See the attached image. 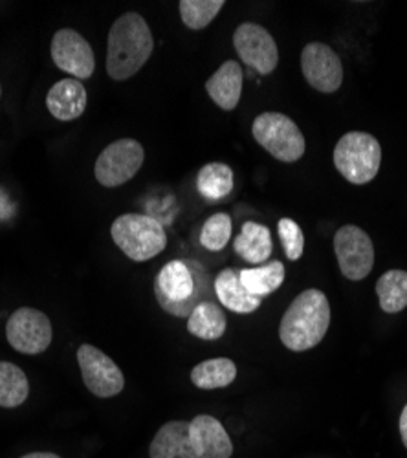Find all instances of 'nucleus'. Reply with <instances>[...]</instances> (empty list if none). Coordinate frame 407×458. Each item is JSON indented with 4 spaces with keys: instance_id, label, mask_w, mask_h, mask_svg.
Wrapping results in <instances>:
<instances>
[{
    "instance_id": "4468645a",
    "label": "nucleus",
    "mask_w": 407,
    "mask_h": 458,
    "mask_svg": "<svg viewBox=\"0 0 407 458\" xmlns=\"http://www.w3.org/2000/svg\"><path fill=\"white\" fill-rule=\"evenodd\" d=\"M190 437L199 458H230L233 454L232 438L215 416H195L190 422Z\"/></svg>"
},
{
    "instance_id": "c85d7f7f",
    "label": "nucleus",
    "mask_w": 407,
    "mask_h": 458,
    "mask_svg": "<svg viewBox=\"0 0 407 458\" xmlns=\"http://www.w3.org/2000/svg\"><path fill=\"white\" fill-rule=\"evenodd\" d=\"M400 437H402V442H403V445L407 449V403H405V407H403V411L400 414Z\"/></svg>"
},
{
    "instance_id": "c756f323",
    "label": "nucleus",
    "mask_w": 407,
    "mask_h": 458,
    "mask_svg": "<svg viewBox=\"0 0 407 458\" xmlns=\"http://www.w3.org/2000/svg\"><path fill=\"white\" fill-rule=\"evenodd\" d=\"M21 458H61V456H57L54 453H30V454H24Z\"/></svg>"
},
{
    "instance_id": "f3484780",
    "label": "nucleus",
    "mask_w": 407,
    "mask_h": 458,
    "mask_svg": "<svg viewBox=\"0 0 407 458\" xmlns=\"http://www.w3.org/2000/svg\"><path fill=\"white\" fill-rule=\"evenodd\" d=\"M215 293L218 301L222 302V307H226L228 310L235 314H251L259 307H261L263 299H259L251 295L244 284L241 283V270L237 268H226L222 270L215 283H213Z\"/></svg>"
},
{
    "instance_id": "39448f33",
    "label": "nucleus",
    "mask_w": 407,
    "mask_h": 458,
    "mask_svg": "<svg viewBox=\"0 0 407 458\" xmlns=\"http://www.w3.org/2000/svg\"><path fill=\"white\" fill-rule=\"evenodd\" d=\"M335 165L354 185L373 182L382 165L380 141L369 132H347L335 147Z\"/></svg>"
},
{
    "instance_id": "6e6552de",
    "label": "nucleus",
    "mask_w": 407,
    "mask_h": 458,
    "mask_svg": "<svg viewBox=\"0 0 407 458\" xmlns=\"http://www.w3.org/2000/svg\"><path fill=\"white\" fill-rule=\"evenodd\" d=\"M335 253L343 277L349 281H361L373 272V241L354 224H345L338 229L335 235Z\"/></svg>"
},
{
    "instance_id": "9d476101",
    "label": "nucleus",
    "mask_w": 407,
    "mask_h": 458,
    "mask_svg": "<svg viewBox=\"0 0 407 458\" xmlns=\"http://www.w3.org/2000/svg\"><path fill=\"white\" fill-rule=\"evenodd\" d=\"M78 363L81 369L83 384L98 398L118 396L125 387V377L120 367L105 352L92 345L78 349Z\"/></svg>"
},
{
    "instance_id": "b1692460",
    "label": "nucleus",
    "mask_w": 407,
    "mask_h": 458,
    "mask_svg": "<svg viewBox=\"0 0 407 458\" xmlns=\"http://www.w3.org/2000/svg\"><path fill=\"white\" fill-rule=\"evenodd\" d=\"M380 309L386 314H398L407 307V272L389 270L377 283Z\"/></svg>"
},
{
    "instance_id": "1a4fd4ad",
    "label": "nucleus",
    "mask_w": 407,
    "mask_h": 458,
    "mask_svg": "<svg viewBox=\"0 0 407 458\" xmlns=\"http://www.w3.org/2000/svg\"><path fill=\"white\" fill-rule=\"evenodd\" d=\"M52 323L47 314L35 309H19L6 325V337L10 345L28 356L45 352L52 343Z\"/></svg>"
},
{
    "instance_id": "5701e85b",
    "label": "nucleus",
    "mask_w": 407,
    "mask_h": 458,
    "mask_svg": "<svg viewBox=\"0 0 407 458\" xmlns=\"http://www.w3.org/2000/svg\"><path fill=\"white\" fill-rule=\"evenodd\" d=\"M237 377V365L230 358H215L199 363L191 370V381L199 389H225Z\"/></svg>"
},
{
    "instance_id": "7ed1b4c3",
    "label": "nucleus",
    "mask_w": 407,
    "mask_h": 458,
    "mask_svg": "<svg viewBox=\"0 0 407 458\" xmlns=\"http://www.w3.org/2000/svg\"><path fill=\"white\" fill-rule=\"evenodd\" d=\"M330 327V304L318 288H309L292 301L286 309L279 337L292 352H305L318 347Z\"/></svg>"
},
{
    "instance_id": "6ab92c4d",
    "label": "nucleus",
    "mask_w": 407,
    "mask_h": 458,
    "mask_svg": "<svg viewBox=\"0 0 407 458\" xmlns=\"http://www.w3.org/2000/svg\"><path fill=\"white\" fill-rule=\"evenodd\" d=\"M235 253L250 264H263L274 251L270 229L257 222H244L241 233L233 239Z\"/></svg>"
},
{
    "instance_id": "a211bd4d",
    "label": "nucleus",
    "mask_w": 407,
    "mask_h": 458,
    "mask_svg": "<svg viewBox=\"0 0 407 458\" xmlns=\"http://www.w3.org/2000/svg\"><path fill=\"white\" fill-rule=\"evenodd\" d=\"M151 458H199L190 437V422H167L155 435L151 447Z\"/></svg>"
},
{
    "instance_id": "0eeeda50",
    "label": "nucleus",
    "mask_w": 407,
    "mask_h": 458,
    "mask_svg": "<svg viewBox=\"0 0 407 458\" xmlns=\"http://www.w3.org/2000/svg\"><path fill=\"white\" fill-rule=\"evenodd\" d=\"M145 162V150L138 140L122 138L110 143L96 160L94 174L103 187H118L131 182Z\"/></svg>"
},
{
    "instance_id": "423d86ee",
    "label": "nucleus",
    "mask_w": 407,
    "mask_h": 458,
    "mask_svg": "<svg viewBox=\"0 0 407 458\" xmlns=\"http://www.w3.org/2000/svg\"><path fill=\"white\" fill-rule=\"evenodd\" d=\"M251 134L270 157L283 164H293L303 158L307 141L300 127L281 112H263L253 120Z\"/></svg>"
},
{
    "instance_id": "f8f14e48",
    "label": "nucleus",
    "mask_w": 407,
    "mask_h": 458,
    "mask_svg": "<svg viewBox=\"0 0 407 458\" xmlns=\"http://www.w3.org/2000/svg\"><path fill=\"white\" fill-rule=\"evenodd\" d=\"M52 59L59 70L70 73L73 80H89L96 70V57L85 37L72 28L55 31L52 39Z\"/></svg>"
},
{
    "instance_id": "f257e3e1",
    "label": "nucleus",
    "mask_w": 407,
    "mask_h": 458,
    "mask_svg": "<svg viewBox=\"0 0 407 458\" xmlns=\"http://www.w3.org/2000/svg\"><path fill=\"white\" fill-rule=\"evenodd\" d=\"M153 50L155 39L149 24L140 13H123L108 31L106 73L110 80H131L149 61Z\"/></svg>"
},
{
    "instance_id": "ddd939ff",
    "label": "nucleus",
    "mask_w": 407,
    "mask_h": 458,
    "mask_svg": "<svg viewBox=\"0 0 407 458\" xmlns=\"http://www.w3.org/2000/svg\"><path fill=\"white\" fill-rule=\"evenodd\" d=\"M301 72L307 83L321 94H335L343 83L342 59L325 43H310L303 48Z\"/></svg>"
},
{
    "instance_id": "aec40b11",
    "label": "nucleus",
    "mask_w": 407,
    "mask_h": 458,
    "mask_svg": "<svg viewBox=\"0 0 407 458\" xmlns=\"http://www.w3.org/2000/svg\"><path fill=\"white\" fill-rule=\"evenodd\" d=\"M228 327L226 314L216 302L204 301L188 318V330L199 339L215 341L225 335Z\"/></svg>"
},
{
    "instance_id": "2eb2a0df",
    "label": "nucleus",
    "mask_w": 407,
    "mask_h": 458,
    "mask_svg": "<svg viewBox=\"0 0 407 458\" xmlns=\"http://www.w3.org/2000/svg\"><path fill=\"white\" fill-rule=\"evenodd\" d=\"M87 103V89L81 81L72 78L57 81L47 96V106L52 116L59 122H73L83 116Z\"/></svg>"
},
{
    "instance_id": "393cba45",
    "label": "nucleus",
    "mask_w": 407,
    "mask_h": 458,
    "mask_svg": "<svg viewBox=\"0 0 407 458\" xmlns=\"http://www.w3.org/2000/svg\"><path fill=\"white\" fill-rule=\"evenodd\" d=\"M30 386L21 367L0 361V407L13 409L28 400Z\"/></svg>"
},
{
    "instance_id": "a878e982",
    "label": "nucleus",
    "mask_w": 407,
    "mask_h": 458,
    "mask_svg": "<svg viewBox=\"0 0 407 458\" xmlns=\"http://www.w3.org/2000/svg\"><path fill=\"white\" fill-rule=\"evenodd\" d=\"M225 0H180L178 10L182 22L190 30H204L220 13Z\"/></svg>"
},
{
    "instance_id": "9b49d317",
    "label": "nucleus",
    "mask_w": 407,
    "mask_h": 458,
    "mask_svg": "<svg viewBox=\"0 0 407 458\" xmlns=\"http://www.w3.org/2000/svg\"><path fill=\"white\" fill-rule=\"evenodd\" d=\"M233 47L244 64L268 75L277 68L279 50L272 33L255 22H242L233 33Z\"/></svg>"
},
{
    "instance_id": "7c9ffc66",
    "label": "nucleus",
    "mask_w": 407,
    "mask_h": 458,
    "mask_svg": "<svg viewBox=\"0 0 407 458\" xmlns=\"http://www.w3.org/2000/svg\"><path fill=\"white\" fill-rule=\"evenodd\" d=\"M0 92H3V89H0Z\"/></svg>"
},
{
    "instance_id": "dca6fc26",
    "label": "nucleus",
    "mask_w": 407,
    "mask_h": 458,
    "mask_svg": "<svg viewBox=\"0 0 407 458\" xmlns=\"http://www.w3.org/2000/svg\"><path fill=\"white\" fill-rule=\"evenodd\" d=\"M242 83V66L237 61H226L206 81V90L218 108L233 110L241 101Z\"/></svg>"
},
{
    "instance_id": "4be33fe9",
    "label": "nucleus",
    "mask_w": 407,
    "mask_h": 458,
    "mask_svg": "<svg viewBox=\"0 0 407 458\" xmlns=\"http://www.w3.org/2000/svg\"><path fill=\"white\" fill-rule=\"evenodd\" d=\"M284 274V264L281 260H272L263 266H255V268L241 270V283L251 295L263 299L281 288Z\"/></svg>"
},
{
    "instance_id": "bb28decb",
    "label": "nucleus",
    "mask_w": 407,
    "mask_h": 458,
    "mask_svg": "<svg viewBox=\"0 0 407 458\" xmlns=\"http://www.w3.org/2000/svg\"><path fill=\"white\" fill-rule=\"evenodd\" d=\"M233 222L228 213L211 215L200 229V244L209 251H222L232 241Z\"/></svg>"
},
{
    "instance_id": "f03ea898",
    "label": "nucleus",
    "mask_w": 407,
    "mask_h": 458,
    "mask_svg": "<svg viewBox=\"0 0 407 458\" xmlns=\"http://www.w3.org/2000/svg\"><path fill=\"white\" fill-rule=\"evenodd\" d=\"M160 307L176 318H190L209 295V276L195 260H171L155 279Z\"/></svg>"
},
{
    "instance_id": "20e7f679",
    "label": "nucleus",
    "mask_w": 407,
    "mask_h": 458,
    "mask_svg": "<svg viewBox=\"0 0 407 458\" xmlns=\"http://www.w3.org/2000/svg\"><path fill=\"white\" fill-rule=\"evenodd\" d=\"M110 235L116 246L136 262L155 259L167 246L164 225L149 215L127 213L118 216L110 225Z\"/></svg>"
},
{
    "instance_id": "412c9836",
    "label": "nucleus",
    "mask_w": 407,
    "mask_h": 458,
    "mask_svg": "<svg viewBox=\"0 0 407 458\" xmlns=\"http://www.w3.org/2000/svg\"><path fill=\"white\" fill-rule=\"evenodd\" d=\"M233 169L222 162H213V164H206L197 176V189L199 193L209 200V202H216V200H225L232 191H233Z\"/></svg>"
},
{
    "instance_id": "cd10ccee",
    "label": "nucleus",
    "mask_w": 407,
    "mask_h": 458,
    "mask_svg": "<svg viewBox=\"0 0 407 458\" xmlns=\"http://www.w3.org/2000/svg\"><path fill=\"white\" fill-rule=\"evenodd\" d=\"M277 232L284 253L290 260H300L305 251V235L303 229L292 218H281L277 224Z\"/></svg>"
}]
</instances>
